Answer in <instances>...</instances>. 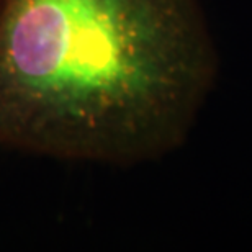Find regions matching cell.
<instances>
[{
    "label": "cell",
    "mask_w": 252,
    "mask_h": 252,
    "mask_svg": "<svg viewBox=\"0 0 252 252\" xmlns=\"http://www.w3.org/2000/svg\"><path fill=\"white\" fill-rule=\"evenodd\" d=\"M216 72L200 0H0V146L159 159L185 143Z\"/></svg>",
    "instance_id": "cell-1"
}]
</instances>
